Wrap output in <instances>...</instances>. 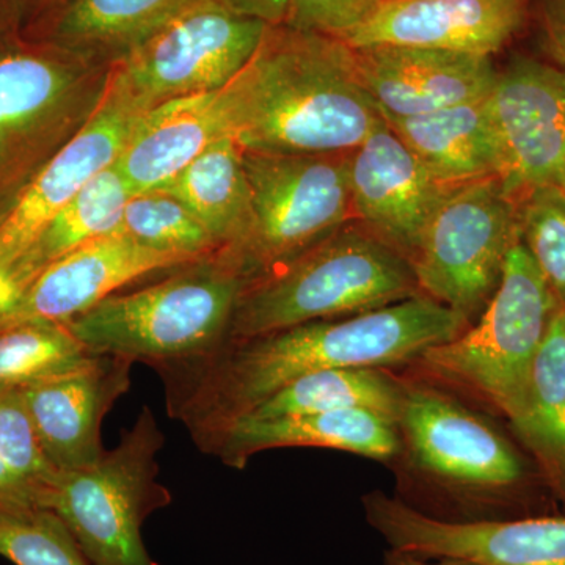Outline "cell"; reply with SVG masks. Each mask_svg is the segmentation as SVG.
Here are the masks:
<instances>
[{
  "mask_svg": "<svg viewBox=\"0 0 565 565\" xmlns=\"http://www.w3.org/2000/svg\"><path fill=\"white\" fill-rule=\"evenodd\" d=\"M467 327L455 311L418 294L366 313L234 341L200 359L156 370L166 385L170 416L184 423L193 437L248 414L302 375L416 363Z\"/></svg>",
  "mask_w": 565,
  "mask_h": 565,
  "instance_id": "1",
  "label": "cell"
},
{
  "mask_svg": "<svg viewBox=\"0 0 565 565\" xmlns=\"http://www.w3.org/2000/svg\"><path fill=\"white\" fill-rule=\"evenodd\" d=\"M223 132L243 150L334 154L355 150L384 122L349 44L269 25L252 61L217 93Z\"/></svg>",
  "mask_w": 565,
  "mask_h": 565,
  "instance_id": "2",
  "label": "cell"
},
{
  "mask_svg": "<svg viewBox=\"0 0 565 565\" xmlns=\"http://www.w3.org/2000/svg\"><path fill=\"white\" fill-rule=\"evenodd\" d=\"M250 275L233 252L182 266L148 288L111 294L65 323L92 353L162 366L221 349Z\"/></svg>",
  "mask_w": 565,
  "mask_h": 565,
  "instance_id": "3",
  "label": "cell"
},
{
  "mask_svg": "<svg viewBox=\"0 0 565 565\" xmlns=\"http://www.w3.org/2000/svg\"><path fill=\"white\" fill-rule=\"evenodd\" d=\"M418 294L407 259L351 221L292 262L248 282L225 344L366 313Z\"/></svg>",
  "mask_w": 565,
  "mask_h": 565,
  "instance_id": "4",
  "label": "cell"
},
{
  "mask_svg": "<svg viewBox=\"0 0 565 565\" xmlns=\"http://www.w3.org/2000/svg\"><path fill=\"white\" fill-rule=\"evenodd\" d=\"M557 308L519 241L481 316L455 340L424 352L416 364L435 381L484 401L514 426L525 411L531 370Z\"/></svg>",
  "mask_w": 565,
  "mask_h": 565,
  "instance_id": "5",
  "label": "cell"
},
{
  "mask_svg": "<svg viewBox=\"0 0 565 565\" xmlns=\"http://www.w3.org/2000/svg\"><path fill=\"white\" fill-rule=\"evenodd\" d=\"M166 444L150 407L92 467L58 471L46 509L61 516L92 565H158L141 537L148 516L172 503L158 481Z\"/></svg>",
  "mask_w": 565,
  "mask_h": 565,
  "instance_id": "6",
  "label": "cell"
},
{
  "mask_svg": "<svg viewBox=\"0 0 565 565\" xmlns=\"http://www.w3.org/2000/svg\"><path fill=\"white\" fill-rule=\"evenodd\" d=\"M396 424L401 452L467 511L463 520L511 504L526 486L527 467L519 449L440 388L404 382Z\"/></svg>",
  "mask_w": 565,
  "mask_h": 565,
  "instance_id": "7",
  "label": "cell"
},
{
  "mask_svg": "<svg viewBox=\"0 0 565 565\" xmlns=\"http://www.w3.org/2000/svg\"><path fill=\"white\" fill-rule=\"evenodd\" d=\"M252 226L233 252L252 280L273 273L352 221L348 152L243 150Z\"/></svg>",
  "mask_w": 565,
  "mask_h": 565,
  "instance_id": "8",
  "label": "cell"
},
{
  "mask_svg": "<svg viewBox=\"0 0 565 565\" xmlns=\"http://www.w3.org/2000/svg\"><path fill=\"white\" fill-rule=\"evenodd\" d=\"M519 241L516 202L500 178L452 189L411 263L419 291L470 327L500 286L505 259Z\"/></svg>",
  "mask_w": 565,
  "mask_h": 565,
  "instance_id": "9",
  "label": "cell"
},
{
  "mask_svg": "<svg viewBox=\"0 0 565 565\" xmlns=\"http://www.w3.org/2000/svg\"><path fill=\"white\" fill-rule=\"evenodd\" d=\"M267 28L199 0L117 57L107 74L141 110L218 92L252 61Z\"/></svg>",
  "mask_w": 565,
  "mask_h": 565,
  "instance_id": "10",
  "label": "cell"
},
{
  "mask_svg": "<svg viewBox=\"0 0 565 565\" xmlns=\"http://www.w3.org/2000/svg\"><path fill=\"white\" fill-rule=\"evenodd\" d=\"M364 516L390 550L478 565H565V516L446 520L374 490Z\"/></svg>",
  "mask_w": 565,
  "mask_h": 565,
  "instance_id": "11",
  "label": "cell"
},
{
  "mask_svg": "<svg viewBox=\"0 0 565 565\" xmlns=\"http://www.w3.org/2000/svg\"><path fill=\"white\" fill-rule=\"evenodd\" d=\"M104 85L106 77L95 82L85 63L35 54L0 58V181L63 147L90 118Z\"/></svg>",
  "mask_w": 565,
  "mask_h": 565,
  "instance_id": "12",
  "label": "cell"
},
{
  "mask_svg": "<svg viewBox=\"0 0 565 565\" xmlns=\"http://www.w3.org/2000/svg\"><path fill=\"white\" fill-rule=\"evenodd\" d=\"M143 111L147 110H141L107 74L102 98L90 118L47 159L9 214L0 218V262L22 270V259L47 223L96 174L117 162Z\"/></svg>",
  "mask_w": 565,
  "mask_h": 565,
  "instance_id": "13",
  "label": "cell"
},
{
  "mask_svg": "<svg viewBox=\"0 0 565 565\" xmlns=\"http://www.w3.org/2000/svg\"><path fill=\"white\" fill-rule=\"evenodd\" d=\"M501 152L504 191L515 200L557 184L565 169V70L516 55L486 98Z\"/></svg>",
  "mask_w": 565,
  "mask_h": 565,
  "instance_id": "14",
  "label": "cell"
},
{
  "mask_svg": "<svg viewBox=\"0 0 565 565\" xmlns=\"http://www.w3.org/2000/svg\"><path fill=\"white\" fill-rule=\"evenodd\" d=\"M348 177L352 221L408 264L435 212L455 189L437 180L385 120L348 152Z\"/></svg>",
  "mask_w": 565,
  "mask_h": 565,
  "instance_id": "15",
  "label": "cell"
},
{
  "mask_svg": "<svg viewBox=\"0 0 565 565\" xmlns=\"http://www.w3.org/2000/svg\"><path fill=\"white\" fill-rule=\"evenodd\" d=\"M132 364L122 356L96 353L77 370L20 392L55 470H82L102 459L103 422L131 386Z\"/></svg>",
  "mask_w": 565,
  "mask_h": 565,
  "instance_id": "16",
  "label": "cell"
},
{
  "mask_svg": "<svg viewBox=\"0 0 565 565\" xmlns=\"http://www.w3.org/2000/svg\"><path fill=\"white\" fill-rule=\"evenodd\" d=\"M530 0H382L343 41L492 57L525 24Z\"/></svg>",
  "mask_w": 565,
  "mask_h": 565,
  "instance_id": "17",
  "label": "cell"
},
{
  "mask_svg": "<svg viewBox=\"0 0 565 565\" xmlns=\"http://www.w3.org/2000/svg\"><path fill=\"white\" fill-rule=\"evenodd\" d=\"M364 90L384 118H407L482 102L498 70L492 57L426 47H352Z\"/></svg>",
  "mask_w": 565,
  "mask_h": 565,
  "instance_id": "18",
  "label": "cell"
},
{
  "mask_svg": "<svg viewBox=\"0 0 565 565\" xmlns=\"http://www.w3.org/2000/svg\"><path fill=\"white\" fill-rule=\"evenodd\" d=\"M202 451L244 468L252 456L275 448H327L388 462L401 452L397 424L367 411L326 412L258 419L239 416L193 435Z\"/></svg>",
  "mask_w": 565,
  "mask_h": 565,
  "instance_id": "19",
  "label": "cell"
},
{
  "mask_svg": "<svg viewBox=\"0 0 565 565\" xmlns=\"http://www.w3.org/2000/svg\"><path fill=\"white\" fill-rule=\"evenodd\" d=\"M189 263L193 259L152 250L125 234H106L44 267L11 318L68 323L137 278Z\"/></svg>",
  "mask_w": 565,
  "mask_h": 565,
  "instance_id": "20",
  "label": "cell"
},
{
  "mask_svg": "<svg viewBox=\"0 0 565 565\" xmlns=\"http://www.w3.org/2000/svg\"><path fill=\"white\" fill-rule=\"evenodd\" d=\"M217 93L172 99L140 115L115 162L132 196L161 191L225 136Z\"/></svg>",
  "mask_w": 565,
  "mask_h": 565,
  "instance_id": "21",
  "label": "cell"
},
{
  "mask_svg": "<svg viewBox=\"0 0 565 565\" xmlns=\"http://www.w3.org/2000/svg\"><path fill=\"white\" fill-rule=\"evenodd\" d=\"M384 120L429 172L449 188L503 174V152L486 99Z\"/></svg>",
  "mask_w": 565,
  "mask_h": 565,
  "instance_id": "22",
  "label": "cell"
},
{
  "mask_svg": "<svg viewBox=\"0 0 565 565\" xmlns=\"http://www.w3.org/2000/svg\"><path fill=\"white\" fill-rule=\"evenodd\" d=\"M158 192L184 204L221 248L237 250L250 233V185L233 137L215 140Z\"/></svg>",
  "mask_w": 565,
  "mask_h": 565,
  "instance_id": "23",
  "label": "cell"
},
{
  "mask_svg": "<svg viewBox=\"0 0 565 565\" xmlns=\"http://www.w3.org/2000/svg\"><path fill=\"white\" fill-rule=\"evenodd\" d=\"M404 399V381L381 367H340L302 375L243 416H278L367 411L397 422ZM239 418V416H237Z\"/></svg>",
  "mask_w": 565,
  "mask_h": 565,
  "instance_id": "24",
  "label": "cell"
},
{
  "mask_svg": "<svg viewBox=\"0 0 565 565\" xmlns=\"http://www.w3.org/2000/svg\"><path fill=\"white\" fill-rule=\"evenodd\" d=\"M565 503V310L557 308L535 356L525 411L514 424Z\"/></svg>",
  "mask_w": 565,
  "mask_h": 565,
  "instance_id": "25",
  "label": "cell"
},
{
  "mask_svg": "<svg viewBox=\"0 0 565 565\" xmlns=\"http://www.w3.org/2000/svg\"><path fill=\"white\" fill-rule=\"evenodd\" d=\"M199 0H66L55 39L76 54L117 52L147 40Z\"/></svg>",
  "mask_w": 565,
  "mask_h": 565,
  "instance_id": "26",
  "label": "cell"
},
{
  "mask_svg": "<svg viewBox=\"0 0 565 565\" xmlns=\"http://www.w3.org/2000/svg\"><path fill=\"white\" fill-rule=\"evenodd\" d=\"M131 199L132 193L115 163L107 167L47 223L22 259V270L33 281L44 267L66 253L117 232Z\"/></svg>",
  "mask_w": 565,
  "mask_h": 565,
  "instance_id": "27",
  "label": "cell"
},
{
  "mask_svg": "<svg viewBox=\"0 0 565 565\" xmlns=\"http://www.w3.org/2000/svg\"><path fill=\"white\" fill-rule=\"evenodd\" d=\"M93 355L68 326L36 318L0 321V393H20L77 370Z\"/></svg>",
  "mask_w": 565,
  "mask_h": 565,
  "instance_id": "28",
  "label": "cell"
},
{
  "mask_svg": "<svg viewBox=\"0 0 565 565\" xmlns=\"http://www.w3.org/2000/svg\"><path fill=\"white\" fill-rule=\"evenodd\" d=\"M117 232L152 250L193 262L223 250L184 204L161 192L132 196Z\"/></svg>",
  "mask_w": 565,
  "mask_h": 565,
  "instance_id": "29",
  "label": "cell"
},
{
  "mask_svg": "<svg viewBox=\"0 0 565 565\" xmlns=\"http://www.w3.org/2000/svg\"><path fill=\"white\" fill-rule=\"evenodd\" d=\"M520 243L565 310V191L542 184L516 199Z\"/></svg>",
  "mask_w": 565,
  "mask_h": 565,
  "instance_id": "30",
  "label": "cell"
},
{
  "mask_svg": "<svg viewBox=\"0 0 565 565\" xmlns=\"http://www.w3.org/2000/svg\"><path fill=\"white\" fill-rule=\"evenodd\" d=\"M0 556L14 565H92L51 509L0 514Z\"/></svg>",
  "mask_w": 565,
  "mask_h": 565,
  "instance_id": "31",
  "label": "cell"
},
{
  "mask_svg": "<svg viewBox=\"0 0 565 565\" xmlns=\"http://www.w3.org/2000/svg\"><path fill=\"white\" fill-rule=\"evenodd\" d=\"M0 456L40 493L46 508V494L58 471L44 456L20 393H0Z\"/></svg>",
  "mask_w": 565,
  "mask_h": 565,
  "instance_id": "32",
  "label": "cell"
},
{
  "mask_svg": "<svg viewBox=\"0 0 565 565\" xmlns=\"http://www.w3.org/2000/svg\"><path fill=\"white\" fill-rule=\"evenodd\" d=\"M382 0H289L285 25L343 40L363 24Z\"/></svg>",
  "mask_w": 565,
  "mask_h": 565,
  "instance_id": "33",
  "label": "cell"
},
{
  "mask_svg": "<svg viewBox=\"0 0 565 565\" xmlns=\"http://www.w3.org/2000/svg\"><path fill=\"white\" fill-rule=\"evenodd\" d=\"M41 508L44 504L40 493L0 456V514H20Z\"/></svg>",
  "mask_w": 565,
  "mask_h": 565,
  "instance_id": "34",
  "label": "cell"
},
{
  "mask_svg": "<svg viewBox=\"0 0 565 565\" xmlns=\"http://www.w3.org/2000/svg\"><path fill=\"white\" fill-rule=\"evenodd\" d=\"M539 21L546 52L565 70V0H539Z\"/></svg>",
  "mask_w": 565,
  "mask_h": 565,
  "instance_id": "35",
  "label": "cell"
},
{
  "mask_svg": "<svg viewBox=\"0 0 565 565\" xmlns=\"http://www.w3.org/2000/svg\"><path fill=\"white\" fill-rule=\"evenodd\" d=\"M223 9L262 21L267 25H285L289 0H214Z\"/></svg>",
  "mask_w": 565,
  "mask_h": 565,
  "instance_id": "36",
  "label": "cell"
},
{
  "mask_svg": "<svg viewBox=\"0 0 565 565\" xmlns=\"http://www.w3.org/2000/svg\"><path fill=\"white\" fill-rule=\"evenodd\" d=\"M31 282L20 267L0 262V321L17 313Z\"/></svg>",
  "mask_w": 565,
  "mask_h": 565,
  "instance_id": "37",
  "label": "cell"
},
{
  "mask_svg": "<svg viewBox=\"0 0 565 565\" xmlns=\"http://www.w3.org/2000/svg\"><path fill=\"white\" fill-rule=\"evenodd\" d=\"M385 565H478L455 557H426L412 555V553L390 550L385 555Z\"/></svg>",
  "mask_w": 565,
  "mask_h": 565,
  "instance_id": "38",
  "label": "cell"
},
{
  "mask_svg": "<svg viewBox=\"0 0 565 565\" xmlns=\"http://www.w3.org/2000/svg\"><path fill=\"white\" fill-rule=\"evenodd\" d=\"M557 184H559L561 188H563L565 191V169H564L563 174H561V180H559V182H557Z\"/></svg>",
  "mask_w": 565,
  "mask_h": 565,
  "instance_id": "39",
  "label": "cell"
},
{
  "mask_svg": "<svg viewBox=\"0 0 565 565\" xmlns=\"http://www.w3.org/2000/svg\"><path fill=\"white\" fill-rule=\"evenodd\" d=\"M50 2H57V0H50ZM62 2H66V0H62Z\"/></svg>",
  "mask_w": 565,
  "mask_h": 565,
  "instance_id": "40",
  "label": "cell"
}]
</instances>
